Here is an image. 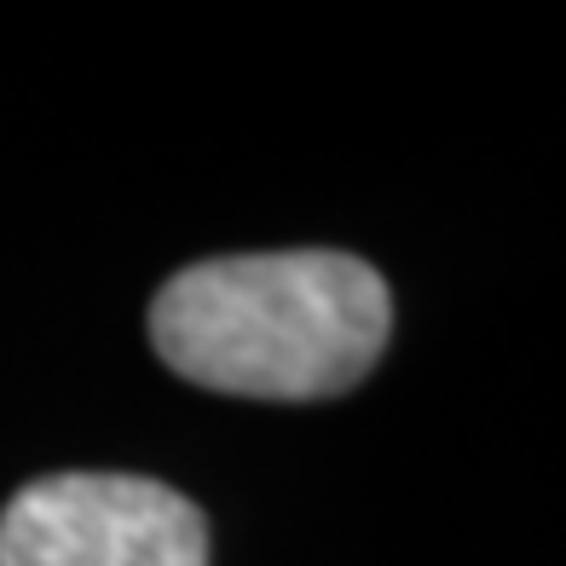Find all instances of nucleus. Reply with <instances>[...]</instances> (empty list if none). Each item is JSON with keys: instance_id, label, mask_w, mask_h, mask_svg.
<instances>
[{"instance_id": "obj_1", "label": "nucleus", "mask_w": 566, "mask_h": 566, "mask_svg": "<svg viewBox=\"0 0 566 566\" xmlns=\"http://www.w3.org/2000/svg\"><path fill=\"white\" fill-rule=\"evenodd\" d=\"M394 336V301L370 261L342 249L214 254L150 301V342L174 376L238 399H336Z\"/></svg>"}, {"instance_id": "obj_2", "label": "nucleus", "mask_w": 566, "mask_h": 566, "mask_svg": "<svg viewBox=\"0 0 566 566\" xmlns=\"http://www.w3.org/2000/svg\"><path fill=\"white\" fill-rule=\"evenodd\" d=\"M0 566H209V521L145 474H46L0 509Z\"/></svg>"}]
</instances>
